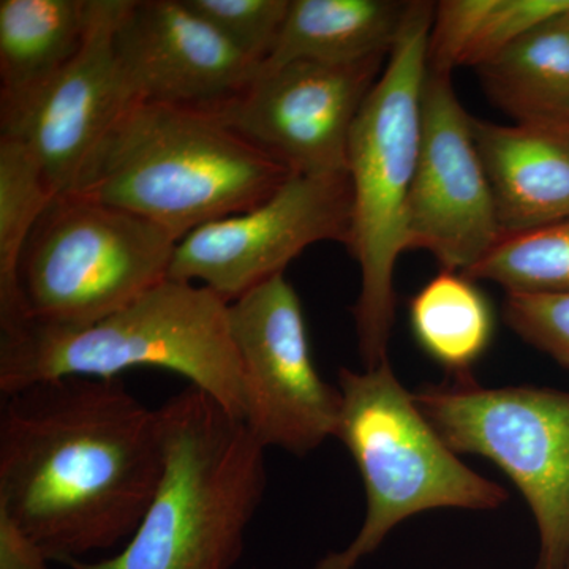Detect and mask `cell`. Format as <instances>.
Masks as SVG:
<instances>
[{
    "instance_id": "cell-1",
    "label": "cell",
    "mask_w": 569,
    "mask_h": 569,
    "mask_svg": "<svg viewBox=\"0 0 569 569\" xmlns=\"http://www.w3.org/2000/svg\"><path fill=\"white\" fill-rule=\"evenodd\" d=\"M163 466L159 410L121 378H56L3 396L0 515L50 560L129 541Z\"/></svg>"
},
{
    "instance_id": "cell-2",
    "label": "cell",
    "mask_w": 569,
    "mask_h": 569,
    "mask_svg": "<svg viewBox=\"0 0 569 569\" xmlns=\"http://www.w3.org/2000/svg\"><path fill=\"white\" fill-rule=\"evenodd\" d=\"M291 176L216 111L132 103L67 194L134 213L179 242L197 228L264 203Z\"/></svg>"
},
{
    "instance_id": "cell-3",
    "label": "cell",
    "mask_w": 569,
    "mask_h": 569,
    "mask_svg": "<svg viewBox=\"0 0 569 569\" xmlns=\"http://www.w3.org/2000/svg\"><path fill=\"white\" fill-rule=\"evenodd\" d=\"M162 479L118 556L71 569H233L266 490V448L242 419L187 387L159 408Z\"/></svg>"
},
{
    "instance_id": "cell-4",
    "label": "cell",
    "mask_w": 569,
    "mask_h": 569,
    "mask_svg": "<svg viewBox=\"0 0 569 569\" xmlns=\"http://www.w3.org/2000/svg\"><path fill=\"white\" fill-rule=\"evenodd\" d=\"M228 302L203 284L167 279L86 326L26 320L0 335L3 396L66 377L121 378L137 367L170 370L244 421L242 369Z\"/></svg>"
},
{
    "instance_id": "cell-5",
    "label": "cell",
    "mask_w": 569,
    "mask_h": 569,
    "mask_svg": "<svg viewBox=\"0 0 569 569\" xmlns=\"http://www.w3.org/2000/svg\"><path fill=\"white\" fill-rule=\"evenodd\" d=\"M433 10V2L408 6L387 67L362 104L348 142L351 230L347 249L361 272L353 317L365 369L389 361L395 269L407 250V211L421 140Z\"/></svg>"
},
{
    "instance_id": "cell-6",
    "label": "cell",
    "mask_w": 569,
    "mask_h": 569,
    "mask_svg": "<svg viewBox=\"0 0 569 569\" xmlns=\"http://www.w3.org/2000/svg\"><path fill=\"white\" fill-rule=\"evenodd\" d=\"M339 389L336 438L361 473L367 515L353 541L313 569L358 568L400 522L430 509L489 511L507 503V490L468 468L438 436L389 361L340 370Z\"/></svg>"
},
{
    "instance_id": "cell-7",
    "label": "cell",
    "mask_w": 569,
    "mask_h": 569,
    "mask_svg": "<svg viewBox=\"0 0 569 569\" xmlns=\"http://www.w3.org/2000/svg\"><path fill=\"white\" fill-rule=\"evenodd\" d=\"M176 246L173 234L134 213L78 194L56 197L21 258L26 320L96 323L164 282Z\"/></svg>"
},
{
    "instance_id": "cell-8",
    "label": "cell",
    "mask_w": 569,
    "mask_h": 569,
    "mask_svg": "<svg viewBox=\"0 0 569 569\" xmlns=\"http://www.w3.org/2000/svg\"><path fill=\"white\" fill-rule=\"evenodd\" d=\"M415 400L456 455L492 460L526 498L537 522L535 569L569 561V392L485 388L471 373L426 385Z\"/></svg>"
},
{
    "instance_id": "cell-9",
    "label": "cell",
    "mask_w": 569,
    "mask_h": 569,
    "mask_svg": "<svg viewBox=\"0 0 569 569\" xmlns=\"http://www.w3.org/2000/svg\"><path fill=\"white\" fill-rule=\"evenodd\" d=\"M228 317L253 437L295 456L336 437L342 395L318 373L301 299L284 274L236 299Z\"/></svg>"
},
{
    "instance_id": "cell-10",
    "label": "cell",
    "mask_w": 569,
    "mask_h": 569,
    "mask_svg": "<svg viewBox=\"0 0 569 569\" xmlns=\"http://www.w3.org/2000/svg\"><path fill=\"white\" fill-rule=\"evenodd\" d=\"M351 230L348 173L295 174L271 198L197 228L176 246L168 279L203 284L231 305L282 276L307 247L347 246Z\"/></svg>"
},
{
    "instance_id": "cell-11",
    "label": "cell",
    "mask_w": 569,
    "mask_h": 569,
    "mask_svg": "<svg viewBox=\"0 0 569 569\" xmlns=\"http://www.w3.org/2000/svg\"><path fill=\"white\" fill-rule=\"evenodd\" d=\"M503 239L496 201L451 74L427 73L421 140L407 211V250L466 274Z\"/></svg>"
},
{
    "instance_id": "cell-12",
    "label": "cell",
    "mask_w": 569,
    "mask_h": 569,
    "mask_svg": "<svg viewBox=\"0 0 569 569\" xmlns=\"http://www.w3.org/2000/svg\"><path fill=\"white\" fill-rule=\"evenodd\" d=\"M388 58L350 66L296 61L261 69L216 112L295 174H346L351 130Z\"/></svg>"
},
{
    "instance_id": "cell-13",
    "label": "cell",
    "mask_w": 569,
    "mask_h": 569,
    "mask_svg": "<svg viewBox=\"0 0 569 569\" xmlns=\"http://www.w3.org/2000/svg\"><path fill=\"white\" fill-rule=\"evenodd\" d=\"M114 52L132 103L219 110L260 66L234 50L186 0H126Z\"/></svg>"
},
{
    "instance_id": "cell-14",
    "label": "cell",
    "mask_w": 569,
    "mask_h": 569,
    "mask_svg": "<svg viewBox=\"0 0 569 569\" xmlns=\"http://www.w3.org/2000/svg\"><path fill=\"white\" fill-rule=\"evenodd\" d=\"M126 0H93L81 50L28 111L0 134L31 151L54 197L73 189L91 153L132 104L114 52V31Z\"/></svg>"
},
{
    "instance_id": "cell-15",
    "label": "cell",
    "mask_w": 569,
    "mask_h": 569,
    "mask_svg": "<svg viewBox=\"0 0 569 569\" xmlns=\"http://www.w3.org/2000/svg\"><path fill=\"white\" fill-rule=\"evenodd\" d=\"M503 239L569 219V127L473 118Z\"/></svg>"
},
{
    "instance_id": "cell-16",
    "label": "cell",
    "mask_w": 569,
    "mask_h": 569,
    "mask_svg": "<svg viewBox=\"0 0 569 569\" xmlns=\"http://www.w3.org/2000/svg\"><path fill=\"white\" fill-rule=\"evenodd\" d=\"M93 0H0V126L20 118L81 50Z\"/></svg>"
},
{
    "instance_id": "cell-17",
    "label": "cell",
    "mask_w": 569,
    "mask_h": 569,
    "mask_svg": "<svg viewBox=\"0 0 569 569\" xmlns=\"http://www.w3.org/2000/svg\"><path fill=\"white\" fill-rule=\"evenodd\" d=\"M410 2L290 0L271 58L261 69L310 61L350 66L388 58Z\"/></svg>"
},
{
    "instance_id": "cell-18",
    "label": "cell",
    "mask_w": 569,
    "mask_h": 569,
    "mask_svg": "<svg viewBox=\"0 0 569 569\" xmlns=\"http://www.w3.org/2000/svg\"><path fill=\"white\" fill-rule=\"evenodd\" d=\"M516 123L569 127V13L552 18L477 69Z\"/></svg>"
},
{
    "instance_id": "cell-19",
    "label": "cell",
    "mask_w": 569,
    "mask_h": 569,
    "mask_svg": "<svg viewBox=\"0 0 569 569\" xmlns=\"http://www.w3.org/2000/svg\"><path fill=\"white\" fill-rule=\"evenodd\" d=\"M408 313L419 347L455 377L471 373L492 340L488 298L462 272L441 269L410 299Z\"/></svg>"
},
{
    "instance_id": "cell-20",
    "label": "cell",
    "mask_w": 569,
    "mask_h": 569,
    "mask_svg": "<svg viewBox=\"0 0 569 569\" xmlns=\"http://www.w3.org/2000/svg\"><path fill=\"white\" fill-rule=\"evenodd\" d=\"M31 151L0 134V331L26 321L20 266L29 239L54 200Z\"/></svg>"
},
{
    "instance_id": "cell-21",
    "label": "cell",
    "mask_w": 569,
    "mask_h": 569,
    "mask_svg": "<svg viewBox=\"0 0 569 569\" xmlns=\"http://www.w3.org/2000/svg\"><path fill=\"white\" fill-rule=\"evenodd\" d=\"M466 276L507 295H569V219L501 239Z\"/></svg>"
},
{
    "instance_id": "cell-22",
    "label": "cell",
    "mask_w": 569,
    "mask_h": 569,
    "mask_svg": "<svg viewBox=\"0 0 569 569\" xmlns=\"http://www.w3.org/2000/svg\"><path fill=\"white\" fill-rule=\"evenodd\" d=\"M234 50L263 67L287 20L290 0H186Z\"/></svg>"
},
{
    "instance_id": "cell-23",
    "label": "cell",
    "mask_w": 569,
    "mask_h": 569,
    "mask_svg": "<svg viewBox=\"0 0 569 569\" xmlns=\"http://www.w3.org/2000/svg\"><path fill=\"white\" fill-rule=\"evenodd\" d=\"M569 13V0H492L462 67L485 66L527 33Z\"/></svg>"
},
{
    "instance_id": "cell-24",
    "label": "cell",
    "mask_w": 569,
    "mask_h": 569,
    "mask_svg": "<svg viewBox=\"0 0 569 569\" xmlns=\"http://www.w3.org/2000/svg\"><path fill=\"white\" fill-rule=\"evenodd\" d=\"M505 321L569 370V295H507Z\"/></svg>"
},
{
    "instance_id": "cell-25",
    "label": "cell",
    "mask_w": 569,
    "mask_h": 569,
    "mask_svg": "<svg viewBox=\"0 0 569 569\" xmlns=\"http://www.w3.org/2000/svg\"><path fill=\"white\" fill-rule=\"evenodd\" d=\"M490 3L492 0H441L436 3L427 43L430 73L452 74L463 66Z\"/></svg>"
},
{
    "instance_id": "cell-26",
    "label": "cell",
    "mask_w": 569,
    "mask_h": 569,
    "mask_svg": "<svg viewBox=\"0 0 569 569\" xmlns=\"http://www.w3.org/2000/svg\"><path fill=\"white\" fill-rule=\"evenodd\" d=\"M48 561L33 539L0 515V569H48Z\"/></svg>"
},
{
    "instance_id": "cell-27",
    "label": "cell",
    "mask_w": 569,
    "mask_h": 569,
    "mask_svg": "<svg viewBox=\"0 0 569 569\" xmlns=\"http://www.w3.org/2000/svg\"><path fill=\"white\" fill-rule=\"evenodd\" d=\"M565 569H569V561H568L567 568H565Z\"/></svg>"
}]
</instances>
